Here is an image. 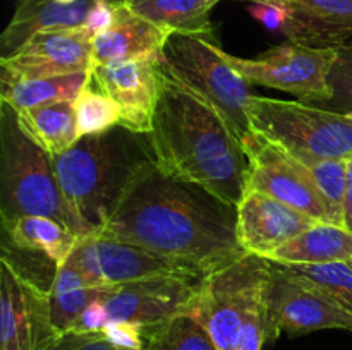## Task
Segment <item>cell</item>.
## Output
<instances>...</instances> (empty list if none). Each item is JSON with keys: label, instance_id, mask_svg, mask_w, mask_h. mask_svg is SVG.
<instances>
[{"label": "cell", "instance_id": "1", "mask_svg": "<svg viewBox=\"0 0 352 350\" xmlns=\"http://www.w3.org/2000/svg\"><path fill=\"white\" fill-rule=\"evenodd\" d=\"M98 233L182 261L208 275L244 254L237 206L151 163Z\"/></svg>", "mask_w": 352, "mask_h": 350}, {"label": "cell", "instance_id": "2", "mask_svg": "<svg viewBox=\"0 0 352 350\" xmlns=\"http://www.w3.org/2000/svg\"><path fill=\"white\" fill-rule=\"evenodd\" d=\"M150 141L157 165L167 174L230 205L246 194L250 158L239 137L219 112L162 71Z\"/></svg>", "mask_w": 352, "mask_h": 350}, {"label": "cell", "instance_id": "3", "mask_svg": "<svg viewBox=\"0 0 352 350\" xmlns=\"http://www.w3.org/2000/svg\"><path fill=\"white\" fill-rule=\"evenodd\" d=\"M54 163L82 239L105 229L134 180L157 163V158L150 134L116 126L107 132L79 137L71 150L54 158Z\"/></svg>", "mask_w": 352, "mask_h": 350}, {"label": "cell", "instance_id": "4", "mask_svg": "<svg viewBox=\"0 0 352 350\" xmlns=\"http://www.w3.org/2000/svg\"><path fill=\"white\" fill-rule=\"evenodd\" d=\"M0 215L50 216L79 235L78 223L64 198L54 156L23 130L17 112L0 106Z\"/></svg>", "mask_w": 352, "mask_h": 350}, {"label": "cell", "instance_id": "5", "mask_svg": "<svg viewBox=\"0 0 352 350\" xmlns=\"http://www.w3.org/2000/svg\"><path fill=\"white\" fill-rule=\"evenodd\" d=\"M162 72L222 115L239 141L251 132L250 82L226 60L213 36L170 33L160 55Z\"/></svg>", "mask_w": 352, "mask_h": 350}, {"label": "cell", "instance_id": "6", "mask_svg": "<svg viewBox=\"0 0 352 350\" xmlns=\"http://www.w3.org/2000/svg\"><path fill=\"white\" fill-rule=\"evenodd\" d=\"M248 115L251 130L285 150L325 160L352 158V119L347 113L253 95Z\"/></svg>", "mask_w": 352, "mask_h": 350}, {"label": "cell", "instance_id": "7", "mask_svg": "<svg viewBox=\"0 0 352 350\" xmlns=\"http://www.w3.org/2000/svg\"><path fill=\"white\" fill-rule=\"evenodd\" d=\"M270 261L244 254L212 273L196 287L184 314L201 323L219 350H237L250 305L265 288Z\"/></svg>", "mask_w": 352, "mask_h": 350}, {"label": "cell", "instance_id": "8", "mask_svg": "<svg viewBox=\"0 0 352 350\" xmlns=\"http://www.w3.org/2000/svg\"><path fill=\"white\" fill-rule=\"evenodd\" d=\"M223 57L250 84L280 89L302 102L329 103L333 96L330 72L339 57V48L287 41L256 58L234 57L227 51Z\"/></svg>", "mask_w": 352, "mask_h": 350}, {"label": "cell", "instance_id": "9", "mask_svg": "<svg viewBox=\"0 0 352 350\" xmlns=\"http://www.w3.org/2000/svg\"><path fill=\"white\" fill-rule=\"evenodd\" d=\"M67 261L91 287L102 288L155 277H205L191 264L105 233L82 237Z\"/></svg>", "mask_w": 352, "mask_h": 350}, {"label": "cell", "instance_id": "10", "mask_svg": "<svg viewBox=\"0 0 352 350\" xmlns=\"http://www.w3.org/2000/svg\"><path fill=\"white\" fill-rule=\"evenodd\" d=\"M265 328L268 342L282 333L296 336L332 328L352 331V316L318 287L270 261L265 288Z\"/></svg>", "mask_w": 352, "mask_h": 350}, {"label": "cell", "instance_id": "11", "mask_svg": "<svg viewBox=\"0 0 352 350\" xmlns=\"http://www.w3.org/2000/svg\"><path fill=\"white\" fill-rule=\"evenodd\" d=\"M243 146L250 158L246 191H260L318 222L332 223L325 199L296 158L254 130L244 137Z\"/></svg>", "mask_w": 352, "mask_h": 350}, {"label": "cell", "instance_id": "12", "mask_svg": "<svg viewBox=\"0 0 352 350\" xmlns=\"http://www.w3.org/2000/svg\"><path fill=\"white\" fill-rule=\"evenodd\" d=\"M2 75L16 79L54 78L91 71L93 34L85 26L43 31L0 58Z\"/></svg>", "mask_w": 352, "mask_h": 350}, {"label": "cell", "instance_id": "13", "mask_svg": "<svg viewBox=\"0 0 352 350\" xmlns=\"http://www.w3.org/2000/svg\"><path fill=\"white\" fill-rule=\"evenodd\" d=\"M201 278L155 277L110 288L103 302L110 321L153 328L184 314Z\"/></svg>", "mask_w": 352, "mask_h": 350}, {"label": "cell", "instance_id": "14", "mask_svg": "<svg viewBox=\"0 0 352 350\" xmlns=\"http://www.w3.org/2000/svg\"><path fill=\"white\" fill-rule=\"evenodd\" d=\"M91 79L120 108V124L150 134L160 96L158 58L93 65Z\"/></svg>", "mask_w": 352, "mask_h": 350}, {"label": "cell", "instance_id": "15", "mask_svg": "<svg viewBox=\"0 0 352 350\" xmlns=\"http://www.w3.org/2000/svg\"><path fill=\"white\" fill-rule=\"evenodd\" d=\"M316 223L322 222L260 191H246L237 205V237L241 246L248 254H256L265 259Z\"/></svg>", "mask_w": 352, "mask_h": 350}, {"label": "cell", "instance_id": "16", "mask_svg": "<svg viewBox=\"0 0 352 350\" xmlns=\"http://www.w3.org/2000/svg\"><path fill=\"white\" fill-rule=\"evenodd\" d=\"M282 34L289 41L340 48L352 36V0H298L287 5Z\"/></svg>", "mask_w": 352, "mask_h": 350}, {"label": "cell", "instance_id": "17", "mask_svg": "<svg viewBox=\"0 0 352 350\" xmlns=\"http://www.w3.org/2000/svg\"><path fill=\"white\" fill-rule=\"evenodd\" d=\"M168 34L120 3L113 26L93 36V65L158 58Z\"/></svg>", "mask_w": 352, "mask_h": 350}, {"label": "cell", "instance_id": "18", "mask_svg": "<svg viewBox=\"0 0 352 350\" xmlns=\"http://www.w3.org/2000/svg\"><path fill=\"white\" fill-rule=\"evenodd\" d=\"M93 0L60 3L57 0H16L12 19L2 33V57L16 51L43 31L85 26Z\"/></svg>", "mask_w": 352, "mask_h": 350}, {"label": "cell", "instance_id": "19", "mask_svg": "<svg viewBox=\"0 0 352 350\" xmlns=\"http://www.w3.org/2000/svg\"><path fill=\"white\" fill-rule=\"evenodd\" d=\"M0 350H33L26 277L7 256L0 259Z\"/></svg>", "mask_w": 352, "mask_h": 350}, {"label": "cell", "instance_id": "20", "mask_svg": "<svg viewBox=\"0 0 352 350\" xmlns=\"http://www.w3.org/2000/svg\"><path fill=\"white\" fill-rule=\"evenodd\" d=\"M267 259L278 264L349 263L352 232L336 223H316L275 249Z\"/></svg>", "mask_w": 352, "mask_h": 350}, {"label": "cell", "instance_id": "21", "mask_svg": "<svg viewBox=\"0 0 352 350\" xmlns=\"http://www.w3.org/2000/svg\"><path fill=\"white\" fill-rule=\"evenodd\" d=\"M2 225L12 247L41 254L55 268L67 263L79 242V237L72 230L50 216H16L2 220Z\"/></svg>", "mask_w": 352, "mask_h": 350}, {"label": "cell", "instance_id": "22", "mask_svg": "<svg viewBox=\"0 0 352 350\" xmlns=\"http://www.w3.org/2000/svg\"><path fill=\"white\" fill-rule=\"evenodd\" d=\"M16 112L24 132L54 158L71 150L81 137L74 102L45 103Z\"/></svg>", "mask_w": 352, "mask_h": 350}, {"label": "cell", "instance_id": "23", "mask_svg": "<svg viewBox=\"0 0 352 350\" xmlns=\"http://www.w3.org/2000/svg\"><path fill=\"white\" fill-rule=\"evenodd\" d=\"M220 0H126L138 16L167 33L213 36L210 12Z\"/></svg>", "mask_w": 352, "mask_h": 350}, {"label": "cell", "instance_id": "24", "mask_svg": "<svg viewBox=\"0 0 352 350\" xmlns=\"http://www.w3.org/2000/svg\"><path fill=\"white\" fill-rule=\"evenodd\" d=\"M89 78L91 71L36 79H16L2 75L0 98L16 110L54 102H76L82 88L88 84Z\"/></svg>", "mask_w": 352, "mask_h": 350}, {"label": "cell", "instance_id": "25", "mask_svg": "<svg viewBox=\"0 0 352 350\" xmlns=\"http://www.w3.org/2000/svg\"><path fill=\"white\" fill-rule=\"evenodd\" d=\"M110 288L91 287L71 263L55 268V277L50 285V311L52 323L58 335L72 329L81 312L91 302L103 301Z\"/></svg>", "mask_w": 352, "mask_h": 350}, {"label": "cell", "instance_id": "26", "mask_svg": "<svg viewBox=\"0 0 352 350\" xmlns=\"http://www.w3.org/2000/svg\"><path fill=\"white\" fill-rule=\"evenodd\" d=\"M285 151L308 170L316 189L325 199L330 213V222L344 226V199H346L349 160H325V158H316L313 154L302 153V151Z\"/></svg>", "mask_w": 352, "mask_h": 350}, {"label": "cell", "instance_id": "27", "mask_svg": "<svg viewBox=\"0 0 352 350\" xmlns=\"http://www.w3.org/2000/svg\"><path fill=\"white\" fill-rule=\"evenodd\" d=\"M146 350H219L201 323L188 314L146 328Z\"/></svg>", "mask_w": 352, "mask_h": 350}, {"label": "cell", "instance_id": "28", "mask_svg": "<svg viewBox=\"0 0 352 350\" xmlns=\"http://www.w3.org/2000/svg\"><path fill=\"white\" fill-rule=\"evenodd\" d=\"M278 264V263H277ZM289 273L318 287L352 316V264H280Z\"/></svg>", "mask_w": 352, "mask_h": 350}, {"label": "cell", "instance_id": "29", "mask_svg": "<svg viewBox=\"0 0 352 350\" xmlns=\"http://www.w3.org/2000/svg\"><path fill=\"white\" fill-rule=\"evenodd\" d=\"M74 106L81 137L107 132L120 124L119 105L107 93H103L91 78L76 98Z\"/></svg>", "mask_w": 352, "mask_h": 350}, {"label": "cell", "instance_id": "30", "mask_svg": "<svg viewBox=\"0 0 352 350\" xmlns=\"http://www.w3.org/2000/svg\"><path fill=\"white\" fill-rule=\"evenodd\" d=\"M330 84H332L333 96L330 105H333L337 112H349L352 110V43L339 48V57L330 72Z\"/></svg>", "mask_w": 352, "mask_h": 350}, {"label": "cell", "instance_id": "31", "mask_svg": "<svg viewBox=\"0 0 352 350\" xmlns=\"http://www.w3.org/2000/svg\"><path fill=\"white\" fill-rule=\"evenodd\" d=\"M270 277V275H268ZM267 288V285H265ZM265 288L254 297L250 305L246 319H244L243 333H241L237 350H261L267 342V328H265Z\"/></svg>", "mask_w": 352, "mask_h": 350}, {"label": "cell", "instance_id": "32", "mask_svg": "<svg viewBox=\"0 0 352 350\" xmlns=\"http://www.w3.org/2000/svg\"><path fill=\"white\" fill-rule=\"evenodd\" d=\"M103 335L116 347L126 350H146V328L126 321H110L103 329Z\"/></svg>", "mask_w": 352, "mask_h": 350}, {"label": "cell", "instance_id": "33", "mask_svg": "<svg viewBox=\"0 0 352 350\" xmlns=\"http://www.w3.org/2000/svg\"><path fill=\"white\" fill-rule=\"evenodd\" d=\"M52 350H126L116 347L100 333H64Z\"/></svg>", "mask_w": 352, "mask_h": 350}, {"label": "cell", "instance_id": "34", "mask_svg": "<svg viewBox=\"0 0 352 350\" xmlns=\"http://www.w3.org/2000/svg\"><path fill=\"white\" fill-rule=\"evenodd\" d=\"M120 3L113 2V0H93L91 9H89L88 17L85 21V27L96 36V34L103 33L113 26L117 19V10H119Z\"/></svg>", "mask_w": 352, "mask_h": 350}, {"label": "cell", "instance_id": "35", "mask_svg": "<svg viewBox=\"0 0 352 350\" xmlns=\"http://www.w3.org/2000/svg\"><path fill=\"white\" fill-rule=\"evenodd\" d=\"M110 323L109 311L103 301H95L81 312L76 325L72 326L71 331L74 333H100L105 329V326ZM69 331V333H71Z\"/></svg>", "mask_w": 352, "mask_h": 350}, {"label": "cell", "instance_id": "36", "mask_svg": "<svg viewBox=\"0 0 352 350\" xmlns=\"http://www.w3.org/2000/svg\"><path fill=\"white\" fill-rule=\"evenodd\" d=\"M344 226L352 232V158L347 167V189L346 199H344Z\"/></svg>", "mask_w": 352, "mask_h": 350}, {"label": "cell", "instance_id": "37", "mask_svg": "<svg viewBox=\"0 0 352 350\" xmlns=\"http://www.w3.org/2000/svg\"><path fill=\"white\" fill-rule=\"evenodd\" d=\"M275 3H282V5H289L292 2H298V0H274Z\"/></svg>", "mask_w": 352, "mask_h": 350}, {"label": "cell", "instance_id": "38", "mask_svg": "<svg viewBox=\"0 0 352 350\" xmlns=\"http://www.w3.org/2000/svg\"><path fill=\"white\" fill-rule=\"evenodd\" d=\"M244 2H250V3H253V2H263V3H275L274 0H244Z\"/></svg>", "mask_w": 352, "mask_h": 350}, {"label": "cell", "instance_id": "39", "mask_svg": "<svg viewBox=\"0 0 352 350\" xmlns=\"http://www.w3.org/2000/svg\"><path fill=\"white\" fill-rule=\"evenodd\" d=\"M57 2H60V3H76V2H79V0H57Z\"/></svg>", "mask_w": 352, "mask_h": 350}, {"label": "cell", "instance_id": "40", "mask_svg": "<svg viewBox=\"0 0 352 350\" xmlns=\"http://www.w3.org/2000/svg\"><path fill=\"white\" fill-rule=\"evenodd\" d=\"M113 2H117V3H124V2H126V0H113Z\"/></svg>", "mask_w": 352, "mask_h": 350}]
</instances>
